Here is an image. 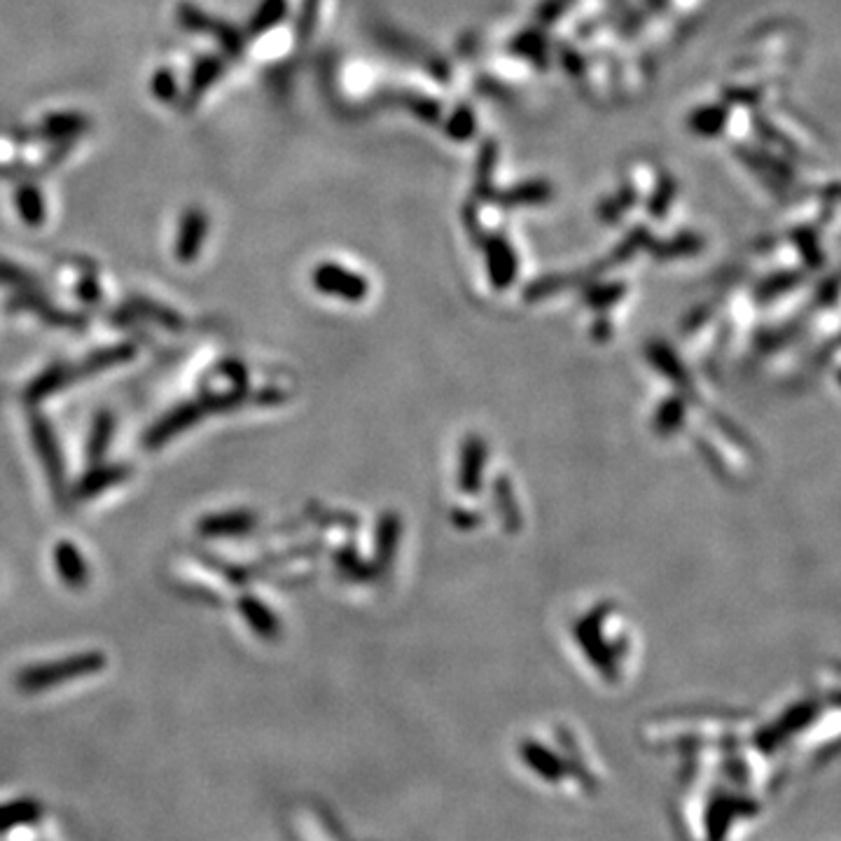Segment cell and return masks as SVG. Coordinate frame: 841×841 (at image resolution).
Segmentation results:
<instances>
[{
  "mask_svg": "<svg viewBox=\"0 0 841 841\" xmlns=\"http://www.w3.org/2000/svg\"><path fill=\"white\" fill-rule=\"evenodd\" d=\"M75 379V370L68 365H57L52 367V370H47L43 377H38L33 381L31 388H29V398L31 400H43L47 395L57 393L59 388H64L66 384H71Z\"/></svg>",
  "mask_w": 841,
  "mask_h": 841,
  "instance_id": "obj_18",
  "label": "cell"
},
{
  "mask_svg": "<svg viewBox=\"0 0 841 841\" xmlns=\"http://www.w3.org/2000/svg\"><path fill=\"white\" fill-rule=\"evenodd\" d=\"M318 10H321V0H304V5L300 10V22H297V33H300V38L307 40L311 36V31H314L316 19H318Z\"/></svg>",
  "mask_w": 841,
  "mask_h": 841,
  "instance_id": "obj_28",
  "label": "cell"
},
{
  "mask_svg": "<svg viewBox=\"0 0 841 841\" xmlns=\"http://www.w3.org/2000/svg\"><path fill=\"white\" fill-rule=\"evenodd\" d=\"M729 110H732L729 103H706V106L694 108L687 115V129L699 138H718L729 131V122H732Z\"/></svg>",
  "mask_w": 841,
  "mask_h": 841,
  "instance_id": "obj_7",
  "label": "cell"
},
{
  "mask_svg": "<svg viewBox=\"0 0 841 841\" xmlns=\"http://www.w3.org/2000/svg\"><path fill=\"white\" fill-rule=\"evenodd\" d=\"M89 129V117L80 113H54L47 115L40 127L33 131V136L43 138V141H57L68 143L75 136H82Z\"/></svg>",
  "mask_w": 841,
  "mask_h": 841,
  "instance_id": "obj_8",
  "label": "cell"
},
{
  "mask_svg": "<svg viewBox=\"0 0 841 841\" xmlns=\"http://www.w3.org/2000/svg\"><path fill=\"white\" fill-rule=\"evenodd\" d=\"M225 71V57H201L192 68L190 89H187V106H194L208 87H213Z\"/></svg>",
  "mask_w": 841,
  "mask_h": 841,
  "instance_id": "obj_13",
  "label": "cell"
},
{
  "mask_svg": "<svg viewBox=\"0 0 841 841\" xmlns=\"http://www.w3.org/2000/svg\"><path fill=\"white\" fill-rule=\"evenodd\" d=\"M573 0H540L538 10H535V24L542 29H549L564 17V12L571 8Z\"/></svg>",
  "mask_w": 841,
  "mask_h": 841,
  "instance_id": "obj_24",
  "label": "cell"
},
{
  "mask_svg": "<svg viewBox=\"0 0 841 841\" xmlns=\"http://www.w3.org/2000/svg\"><path fill=\"white\" fill-rule=\"evenodd\" d=\"M134 358V346H115V349H103L87 360L85 365V372L92 374V372H99V370H108V367L113 365H120L124 360Z\"/></svg>",
  "mask_w": 841,
  "mask_h": 841,
  "instance_id": "obj_23",
  "label": "cell"
},
{
  "mask_svg": "<svg viewBox=\"0 0 841 841\" xmlns=\"http://www.w3.org/2000/svg\"><path fill=\"white\" fill-rule=\"evenodd\" d=\"M201 416H206V409L201 405V400L180 405L178 409H173L171 414H166L164 419H159L155 426H152V430H148V435H145V447H162V444L173 440V437L183 433V430L194 426Z\"/></svg>",
  "mask_w": 841,
  "mask_h": 841,
  "instance_id": "obj_2",
  "label": "cell"
},
{
  "mask_svg": "<svg viewBox=\"0 0 841 841\" xmlns=\"http://www.w3.org/2000/svg\"><path fill=\"white\" fill-rule=\"evenodd\" d=\"M152 92H155V96H157L159 101H173V99H176L178 85H176V78H173V73L166 71V68H162V71H157L155 78H152Z\"/></svg>",
  "mask_w": 841,
  "mask_h": 841,
  "instance_id": "obj_27",
  "label": "cell"
},
{
  "mask_svg": "<svg viewBox=\"0 0 841 841\" xmlns=\"http://www.w3.org/2000/svg\"><path fill=\"white\" fill-rule=\"evenodd\" d=\"M314 283L323 293L346 297V300H360L367 290L363 278L349 269L339 267V264H321V267H316Z\"/></svg>",
  "mask_w": 841,
  "mask_h": 841,
  "instance_id": "obj_3",
  "label": "cell"
},
{
  "mask_svg": "<svg viewBox=\"0 0 841 841\" xmlns=\"http://www.w3.org/2000/svg\"><path fill=\"white\" fill-rule=\"evenodd\" d=\"M239 610L243 620L248 622V627L264 641H274L281 634V624H278L276 615L262 601H257L255 596H243L239 601Z\"/></svg>",
  "mask_w": 841,
  "mask_h": 841,
  "instance_id": "obj_11",
  "label": "cell"
},
{
  "mask_svg": "<svg viewBox=\"0 0 841 841\" xmlns=\"http://www.w3.org/2000/svg\"><path fill=\"white\" fill-rule=\"evenodd\" d=\"M101 669H106V657H103V652H82V655L57 659V662L26 666V669L19 671L15 683L22 692L36 694V692L50 690V687L54 685H64V683H71V680L89 678V676H94V673H99Z\"/></svg>",
  "mask_w": 841,
  "mask_h": 841,
  "instance_id": "obj_1",
  "label": "cell"
},
{
  "mask_svg": "<svg viewBox=\"0 0 841 841\" xmlns=\"http://www.w3.org/2000/svg\"><path fill=\"white\" fill-rule=\"evenodd\" d=\"M127 475H129V470L124 468V465H113V468H94L80 482V486H78V498L80 500H87V498H92V496H99V493L103 489H108V486L120 484L122 479H127Z\"/></svg>",
  "mask_w": 841,
  "mask_h": 841,
  "instance_id": "obj_16",
  "label": "cell"
},
{
  "mask_svg": "<svg viewBox=\"0 0 841 841\" xmlns=\"http://www.w3.org/2000/svg\"><path fill=\"white\" fill-rule=\"evenodd\" d=\"M31 435H33V442H36V447H38L40 458H43L47 475H50L52 484H57L54 489H61V486H64V458H61L59 442L52 433V426L43 419V416H33V419H31Z\"/></svg>",
  "mask_w": 841,
  "mask_h": 841,
  "instance_id": "obj_5",
  "label": "cell"
},
{
  "mask_svg": "<svg viewBox=\"0 0 841 841\" xmlns=\"http://www.w3.org/2000/svg\"><path fill=\"white\" fill-rule=\"evenodd\" d=\"M0 283H5V286H15L19 290L36 288V278H33L29 271H24L22 267H17V264H10L5 260H0Z\"/></svg>",
  "mask_w": 841,
  "mask_h": 841,
  "instance_id": "obj_25",
  "label": "cell"
},
{
  "mask_svg": "<svg viewBox=\"0 0 841 841\" xmlns=\"http://www.w3.org/2000/svg\"><path fill=\"white\" fill-rule=\"evenodd\" d=\"M442 127H444V134H447V138H451V141H456V143L470 141L477 131L475 110H472L468 103H461V106L451 108L449 115L444 117Z\"/></svg>",
  "mask_w": 841,
  "mask_h": 841,
  "instance_id": "obj_15",
  "label": "cell"
},
{
  "mask_svg": "<svg viewBox=\"0 0 841 841\" xmlns=\"http://www.w3.org/2000/svg\"><path fill=\"white\" fill-rule=\"evenodd\" d=\"M395 103L409 110V113L419 117V120L426 124H440L444 117L442 101L437 99V96L419 92V89H402V92H395Z\"/></svg>",
  "mask_w": 841,
  "mask_h": 841,
  "instance_id": "obj_12",
  "label": "cell"
},
{
  "mask_svg": "<svg viewBox=\"0 0 841 841\" xmlns=\"http://www.w3.org/2000/svg\"><path fill=\"white\" fill-rule=\"evenodd\" d=\"M286 12H288L286 0H262V5L257 8L253 19H250V33L269 31L271 26L283 22Z\"/></svg>",
  "mask_w": 841,
  "mask_h": 841,
  "instance_id": "obj_21",
  "label": "cell"
},
{
  "mask_svg": "<svg viewBox=\"0 0 841 841\" xmlns=\"http://www.w3.org/2000/svg\"><path fill=\"white\" fill-rule=\"evenodd\" d=\"M206 234H208V215L197 206L187 208V211L183 213V218H180V227L176 236L178 260L190 264L194 257L199 255L201 243H204Z\"/></svg>",
  "mask_w": 841,
  "mask_h": 841,
  "instance_id": "obj_4",
  "label": "cell"
},
{
  "mask_svg": "<svg viewBox=\"0 0 841 841\" xmlns=\"http://www.w3.org/2000/svg\"><path fill=\"white\" fill-rule=\"evenodd\" d=\"M54 568H57L59 578L66 582L68 587L82 589L89 582V566L85 556L78 547H73L68 540H61L57 547H54Z\"/></svg>",
  "mask_w": 841,
  "mask_h": 841,
  "instance_id": "obj_9",
  "label": "cell"
},
{
  "mask_svg": "<svg viewBox=\"0 0 841 841\" xmlns=\"http://www.w3.org/2000/svg\"><path fill=\"white\" fill-rule=\"evenodd\" d=\"M40 813H43V806L33 802V799H19V802L3 804L0 806V832L33 823V820L40 818Z\"/></svg>",
  "mask_w": 841,
  "mask_h": 841,
  "instance_id": "obj_17",
  "label": "cell"
},
{
  "mask_svg": "<svg viewBox=\"0 0 841 841\" xmlns=\"http://www.w3.org/2000/svg\"><path fill=\"white\" fill-rule=\"evenodd\" d=\"M676 197V178H671V176H664L657 180V187H655V194H652V206H650V211L652 213H657V215H662L664 211H666V204H669V201Z\"/></svg>",
  "mask_w": 841,
  "mask_h": 841,
  "instance_id": "obj_26",
  "label": "cell"
},
{
  "mask_svg": "<svg viewBox=\"0 0 841 841\" xmlns=\"http://www.w3.org/2000/svg\"><path fill=\"white\" fill-rule=\"evenodd\" d=\"M549 194H552V187L545 180H531V183L512 187L510 192L503 194V201L507 204H540V201H547Z\"/></svg>",
  "mask_w": 841,
  "mask_h": 841,
  "instance_id": "obj_22",
  "label": "cell"
},
{
  "mask_svg": "<svg viewBox=\"0 0 841 841\" xmlns=\"http://www.w3.org/2000/svg\"><path fill=\"white\" fill-rule=\"evenodd\" d=\"M15 204L17 213L22 215V220L31 227H40L45 220V199L43 192L38 190L33 183H22L15 192Z\"/></svg>",
  "mask_w": 841,
  "mask_h": 841,
  "instance_id": "obj_14",
  "label": "cell"
},
{
  "mask_svg": "<svg viewBox=\"0 0 841 841\" xmlns=\"http://www.w3.org/2000/svg\"><path fill=\"white\" fill-rule=\"evenodd\" d=\"M255 514L248 510H232L211 514V517L199 521V533L220 538V535H241L255 528Z\"/></svg>",
  "mask_w": 841,
  "mask_h": 841,
  "instance_id": "obj_10",
  "label": "cell"
},
{
  "mask_svg": "<svg viewBox=\"0 0 841 841\" xmlns=\"http://www.w3.org/2000/svg\"><path fill=\"white\" fill-rule=\"evenodd\" d=\"M507 50H510L512 57H517L519 61H524V64L535 66V68H547L549 57H552L545 29L538 24H535L533 29L519 31L517 36H512Z\"/></svg>",
  "mask_w": 841,
  "mask_h": 841,
  "instance_id": "obj_6",
  "label": "cell"
},
{
  "mask_svg": "<svg viewBox=\"0 0 841 841\" xmlns=\"http://www.w3.org/2000/svg\"><path fill=\"white\" fill-rule=\"evenodd\" d=\"M113 428H115V419L108 412H101L94 419L92 435H89V442H87V456L92 458V461H101V458L106 456L108 444L113 442Z\"/></svg>",
  "mask_w": 841,
  "mask_h": 841,
  "instance_id": "obj_19",
  "label": "cell"
},
{
  "mask_svg": "<svg viewBox=\"0 0 841 841\" xmlns=\"http://www.w3.org/2000/svg\"><path fill=\"white\" fill-rule=\"evenodd\" d=\"M496 162H498V143L493 138H486L479 148V159H477V190L479 194H489L493 173H496Z\"/></svg>",
  "mask_w": 841,
  "mask_h": 841,
  "instance_id": "obj_20",
  "label": "cell"
}]
</instances>
